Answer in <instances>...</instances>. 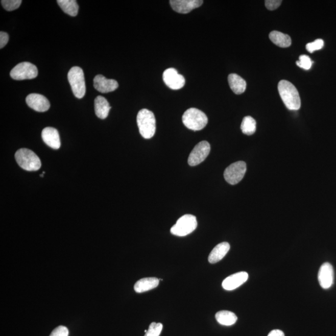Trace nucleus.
<instances>
[{
    "label": "nucleus",
    "mask_w": 336,
    "mask_h": 336,
    "mask_svg": "<svg viewBox=\"0 0 336 336\" xmlns=\"http://www.w3.org/2000/svg\"><path fill=\"white\" fill-rule=\"evenodd\" d=\"M279 94L287 109L298 110L301 107V99L298 91L291 82L282 80L278 85Z\"/></svg>",
    "instance_id": "nucleus-1"
},
{
    "label": "nucleus",
    "mask_w": 336,
    "mask_h": 336,
    "mask_svg": "<svg viewBox=\"0 0 336 336\" xmlns=\"http://www.w3.org/2000/svg\"><path fill=\"white\" fill-rule=\"evenodd\" d=\"M136 121L139 133L144 138H152L155 135L156 119L152 112L146 109L141 110L138 113Z\"/></svg>",
    "instance_id": "nucleus-2"
},
{
    "label": "nucleus",
    "mask_w": 336,
    "mask_h": 336,
    "mask_svg": "<svg viewBox=\"0 0 336 336\" xmlns=\"http://www.w3.org/2000/svg\"><path fill=\"white\" fill-rule=\"evenodd\" d=\"M182 121L188 129L193 131L203 130L208 123L206 114L196 108L187 110L183 114Z\"/></svg>",
    "instance_id": "nucleus-3"
},
{
    "label": "nucleus",
    "mask_w": 336,
    "mask_h": 336,
    "mask_svg": "<svg viewBox=\"0 0 336 336\" xmlns=\"http://www.w3.org/2000/svg\"><path fill=\"white\" fill-rule=\"evenodd\" d=\"M15 159L19 166L28 172H36L41 166L38 156L29 149H21L15 153Z\"/></svg>",
    "instance_id": "nucleus-4"
},
{
    "label": "nucleus",
    "mask_w": 336,
    "mask_h": 336,
    "mask_svg": "<svg viewBox=\"0 0 336 336\" xmlns=\"http://www.w3.org/2000/svg\"><path fill=\"white\" fill-rule=\"evenodd\" d=\"M67 78L74 95L78 99L83 98L86 92L83 70L78 66L73 67L69 71Z\"/></svg>",
    "instance_id": "nucleus-5"
},
{
    "label": "nucleus",
    "mask_w": 336,
    "mask_h": 336,
    "mask_svg": "<svg viewBox=\"0 0 336 336\" xmlns=\"http://www.w3.org/2000/svg\"><path fill=\"white\" fill-rule=\"evenodd\" d=\"M197 226L198 222L195 216L186 214L178 219L171 229V233L179 237H184L195 231Z\"/></svg>",
    "instance_id": "nucleus-6"
},
{
    "label": "nucleus",
    "mask_w": 336,
    "mask_h": 336,
    "mask_svg": "<svg viewBox=\"0 0 336 336\" xmlns=\"http://www.w3.org/2000/svg\"><path fill=\"white\" fill-rule=\"evenodd\" d=\"M38 75V68L28 62H21L16 65L10 72L11 78L16 81L35 79Z\"/></svg>",
    "instance_id": "nucleus-7"
},
{
    "label": "nucleus",
    "mask_w": 336,
    "mask_h": 336,
    "mask_svg": "<svg viewBox=\"0 0 336 336\" xmlns=\"http://www.w3.org/2000/svg\"><path fill=\"white\" fill-rule=\"evenodd\" d=\"M247 171V164L244 161H237L230 164L225 170L224 176L228 183L237 184L244 177Z\"/></svg>",
    "instance_id": "nucleus-8"
},
{
    "label": "nucleus",
    "mask_w": 336,
    "mask_h": 336,
    "mask_svg": "<svg viewBox=\"0 0 336 336\" xmlns=\"http://www.w3.org/2000/svg\"><path fill=\"white\" fill-rule=\"evenodd\" d=\"M210 151V144L206 141L199 142L194 148L188 158V164L191 166L203 163L209 155Z\"/></svg>",
    "instance_id": "nucleus-9"
},
{
    "label": "nucleus",
    "mask_w": 336,
    "mask_h": 336,
    "mask_svg": "<svg viewBox=\"0 0 336 336\" xmlns=\"http://www.w3.org/2000/svg\"><path fill=\"white\" fill-rule=\"evenodd\" d=\"M163 79L165 84L173 90L182 89L185 85L184 77L178 73L174 68H169L164 71Z\"/></svg>",
    "instance_id": "nucleus-10"
},
{
    "label": "nucleus",
    "mask_w": 336,
    "mask_h": 336,
    "mask_svg": "<svg viewBox=\"0 0 336 336\" xmlns=\"http://www.w3.org/2000/svg\"><path fill=\"white\" fill-rule=\"evenodd\" d=\"M26 102L28 106L36 112H46L50 108L49 101L41 94L31 93L27 96Z\"/></svg>",
    "instance_id": "nucleus-11"
},
{
    "label": "nucleus",
    "mask_w": 336,
    "mask_h": 336,
    "mask_svg": "<svg viewBox=\"0 0 336 336\" xmlns=\"http://www.w3.org/2000/svg\"><path fill=\"white\" fill-rule=\"evenodd\" d=\"M170 2L173 10L183 14L189 13L203 4L202 0H171Z\"/></svg>",
    "instance_id": "nucleus-12"
},
{
    "label": "nucleus",
    "mask_w": 336,
    "mask_h": 336,
    "mask_svg": "<svg viewBox=\"0 0 336 336\" xmlns=\"http://www.w3.org/2000/svg\"><path fill=\"white\" fill-rule=\"evenodd\" d=\"M318 280L323 289L331 287L334 282V270L331 264L326 262L322 265L318 273Z\"/></svg>",
    "instance_id": "nucleus-13"
},
{
    "label": "nucleus",
    "mask_w": 336,
    "mask_h": 336,
    "mask_svg": "<svg viewBox=\"0 0 336 336\" xmlns=\"http://www.w3.org/2000/svg\"><path fill=\"white\" fill-rule=\"evenodd\" d=\"M93 86L101 93H109L118 89L117 81L113 79H108L104 76L98 75L93 79Z\"/></svg>",
    "instance_id": "nucleus-14"
},
{
    "label": "nucleus",
    "mask_w": 336,
    "mask_h": 336,
    "mask_svg": "<svg viewBox=\"0 0 336 336\" xmlns=\"http://www.w3.org/2000/svg\"><path fill=\"white\" fill-rule=\"evenodd\" d=\"M248 278H249V275L247 272L236 273L225 279L222 285L224 289L228 290V291H231V290L243 285L245 282L247 281Z\"/></svg>",
    "instance_id": "nucleus-15"
},
{
    "label": "nucleus",
    "mask_w": 336,
    "mask_h": 336,
    "mask_svg": "<svg viewBox=\"0 0 336 336\" xmlns=\"http://www.w3.org/2000/svg\"><path fill=\"white\" fill-rule=\"evenodd\" d=\"M42 138L44 143L53 149L58 150L61 147L58 131L55 128L46 127L42 131Z\"/></svg>",
    "instance_id": "nucleus-16"
},
{
    "label": "nucleus",
    "mask_w": 336,
    "mask_h": 336,
    "mask_svg": "<svg viewBox=\"0 0 336 336\" xmlns=\"http://www.w3.org/2000/svg\"><path fill=\"white\" fill-rule=\"evenodd\" d=\"M230 245L227 243H222L216 246L210 252L208 260L210 263H218L226 255L230 250Z\"/></svg>",
    "instance_id": "nucleus-17"
},
{
    "label": "nucleus",
    "mask_w": 336,
    "mask_h": 336,
    "mask_svg": "<svg viewBox=\"0 0 336 336\" xmlns=\"http://www.w3.org/2000/svg\"><path fill=\"white\" fill-rule=\"evenodd\" d=\"M94 107L96 115L99 118L105 119L109 115L111 107L109 102L104 97H97L94 101Z\"/></svg>",
    "instance_id": "nucleus-18"
},
{
    "label": "nucleus",
    "mask_w": 336,
    "mask_h": 336,
    "mask_svg": "<svg viewBox=\"0 0 336 336\" xmlns=\"http://www.w3.org/2000/svg\"><path fill=\"white\" fill-rule=\"evenodd\" d=\"M159 279L156 278H141L136 282L134 285V290L138 293L146 292L157 287L159 285Z\"/></svg>",
    "instance_id": "nucleus-19"
},
{
    "label": "nucleus",
    "mask_w": 336,
    "mask_h": 336,
    "mask_svg": "<svg viewBox=\"0 0 336 336\" xmlns=\"http://www.w3.org/2000/svg\"><path fill=\"white\" fill-rule=\"evenodd\" d=\"M228 81H229L230 89L235 94L240 95L246 91L247 87L246 81L236 74L230 75L228 77Z\"/></svg>",
    "instance_id": "nucleus-20"
},
{
    "label": "nucleus",
    "mask_w": 336,
    "mask_h": 336,
    "mask_svg": "<svg viewBox=\"0 0 336 336\" xmlns=\"http://www.w3.org/2000/svg\"><path fill=\"white\" fill-rule=\"evenodd\" d=\"M269 38L273 43L280 47H289L292 44V39L290 36L277 31H272Z\"/></svg>",
    "instance_id": "nucleus-21"
},
{
    "label": "nucleus",
    "mask_w": 336,
    "mask_h": 336,
    "mask_svg": "<svg viewBox=\"0 0 336 336\" xmlns=\"http://www.w3.org/2000/svg\"><path fill=\"white\" fill-rule=\"evenodd\" d=\"M216 320L221 325L232 326L237 321V317L234 313L229 311H221L216 313Z\"/></svg>",
    "instance_id": "nucleus-22"
},
{
    "label": "nucleus",
    "mask_w": 336,
    "mask_h": 336,
    "mask_svg": "<svg viewBox=\"0 0 336 336\" xmlns=\"http://www.w3.org/2000/svg\"><path fill=\"white\" fill-rule=\"evenodd\" d=\"M58 4L64 12L71 16L78 15L79 5L76 0H58Z\"/></svg>",
    "instance_id": "nucleus-23"
},
{
    "label": "nucleus",
    "mask_w": 336,
    "mask_h": 336,
    "mask_svg": "<svg viewBox=\"0 0 336 336\" xmlns=\"http://www.w3.org/2000/svg\"><path fill=\"white\" fill-rule=\"evenodd\" d=\"M257 123L255 119L250 116L244 117L241 124V130L247 135H252L256 132Z\"/></svg>",
    "instance_id": "nucleus-24"
},
{
    "label": "nucleus",
    "mask_w": 336,
    "mask_h": 336,
    "mask_svg": "<svg viewBox=\"0 0 336 336\" xmlns=\"http://www.w3.org/2000/svg\"><path fill=\"white\" fill-rule=\"evenodd\" d=\"M1 3L6 10L11 11L18 9L22 1L21 0H2Z\"/></svg>",
    "instance_id": "nucleus-25"
},
{
    "label": "nucleus",
    "mask_w": 336,
    "mask_h": 336,
    "mask_svg": "<svg viewBox=\"0 0 336 336\" xmlns=\"http://www.w3.org/2000/svg\"><path fill=\"white\" fill-rule=\"evenodd\" d=\"M163 324L161 323H151L149 329L145 336H159L163 329Z\"/></svg>",
    "instance_id": "nucleus-26"
},
{
    "label": "nucleus",
    "mask_w": 336,
    "mask_h": 336,
    "mask_svg": "<svg viewBox=\"0 0 336 336\" xmlns=\"http://www.w3.org/2000/svg\"><path fill=\"white\" fill-rule=\"evenodd\" d=\"M313 62L309 56L306 55H301L299 58V61L297 62L298 67L305 70L311 69Z\"/></svg>",
    "instance_id": "nucleus-27"
},
{
    "label": "nucleus",
    "mask_w": 336,
    "mask_h": 336,
    "mask_svg": "<svg viewBox=\"0 0 336 336\" xmlns=\"http://www.w3.org/2000/svg\"><path fill=\"white\" fill-rule=\"evenodd\" d=\"M324 46V41L323 39H318L314 42H310L306 44V50L310 53H314L315 51L322 49Z\"/></svg>",
    "instance_id": "nucleus-28"
},
{
    "label": "nucleus",
    "mask_w": 336,
    "mask_h": 336,
    "mask_svg": "<svg viewBox=\"0 0 336 336\" xmlns=\"http://www.w3.org/2000/svg\"><path fill=\"white\" fill-rule=\"evenodd\" d=\"M69 335V330L66 327L63 326H60L57 327L56 328L53 330L52 332L51 333L50 336H68Z\"/></svg>",
    "instance_id": "nucleus-29"
},
{
    "label": "nucleus",
    "mask_w": 336,
    "mask_h": 336,
    "mask_svg": "<svg viewBox=\"0 0 336 336\" xmlns=\"http://www.w3.org/2000/svg\"><path fill=\"white\" fill-rule=\"evenodd\" d=\"M266 7L268 10H275L280 7L281 4V0H266Z\"/></svg>",
    "instance_id": "nucleus-30"
},
{
    "label": "nucleus",
    "mask_w": 336,
    "mask_h": 336,
    "mask_svg": "<svg viewBox=\"0 0 336 336\" xmlns=\"http://www.w3.org/2000/svg\"><path fill=\"white\" fill-rule=\"evenodd\" d=\"M8 41H9V36L7 33L1 31L0 33V48L1 49L4 48L7 44Z\"/></svg>",
    "instance_id": "nucleus-31"
},
{
    "label": "nucleus",
    "mask_w": 336,
    "mask_h": 336,
    "mask_svg": "<svg viewBox=\"0 0 336 336\" xmlns=\"http://www.w3.org/2000/svg\"><path fill=\"white\" fill-rule=\"evenodd\" d=\"M268 336H284V334L281 330L275 329L270 332Z\"/></svg>",
    "instance_id": "nucleus-32"
}]
</instances>
